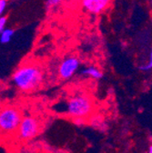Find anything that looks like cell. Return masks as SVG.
<instances>
[{
  "instance_id": "5",
  "label": "cell",
  "mask_w": 152,
  "mask_h": 153,
  "mask_svg": "<svg viewBox=\"0 0 152 153\" xmlns=\"http://www.w3.org/2000/svg\"><path fill=\"white\" fill-rule=\"evenodd\" d=\"M81 61L75 55H67L60 60L58 66V76L61 80L67 81L71 79L79 71Z\"/></svg>"
},
{
  "instance_id": "12",
  "label": "cell",
  "mask_w": 152,
  "mask_h": 153,
  "mask_svg": "<svg viewBox=\"0 0 152 153\" xmlns=\"http://www.w3.org/2000/svg\"><path fill=\"white\" fill-rule=\"evenodd\" d=\"M72 123L77 126L79 128H83L86 125H87V121L86 119H82V118H74L72 119Z\"/></svg>"
},
{
  "instance_id": "8",
  "label": "cell",
  "mask_w": 152,
  "mask_h": 153,
  "mask_svg": "<svg viewBox=\"0 0 152 153\" xmlns=\"http://www.w3.org/2000/svg\"><path fill=\"white\" fill-rule=\"evenodd\" d=\"M79 75L87 79H92L94 80H100L103 76V71L96 66H87L81 68L79 71Z\"/></svg>"
},
{
  "instance_id": "7",
  "label": "cell",
  "mask_w": 152,
  "mask_h": 153,
  "mask_svg": "<svg viewBox=\"0 0 152 153\" xmlns=\"http://www.w3.org/2000/svg\"><path fill=\"white\" fill-rule=\"evenodd\" d=\"M87 121L92 128L99 133H107L110 128L108 120L100 114H92Z\"/></svg>"
},
{
  "instance_id": "1",
  "label": "cell",
  "mask_w": 152,
  "mask_h": 153,
  "mask_svg": "<svg viewBox=\"0 0 152 153\" xmlns=\"http://www.w3.org/2000/svg\"><path fill=\"white\" fill-rule=\"evenodd\" d=\"M13 85L21 92H32L39 89L45 81L43 68L35 63H25L16 68L11 76Z\"/></svg>"
},
{
  "instance_id": "9",
  "label": "cell",
  "mask_w": 152,
  "mask_h": 153,
  "mask_svg": "<svg viewBox=\"0 0 152 153\" xmlns=\"http://www.w3.org/2000/svg\"><path fill=\"white\" fill-rule=\"evenodd\" d=\"M15 30L13 28L6 27L1 33H0V43L7 44L11 41L12 37L14 36Z\"/></svg>"
},
{
  "instance_id": "14",
  "label": "cell",
  "mask_w": 152,
  "mask_h": 153,
  "mask_svg": "<svg viewBox=\"0 0 152 153\" xmlns=\"http://www.w3.org/2000/svg\"><path fill=\"white\" fill-rule=\"evenodd\" d=\"M7 6V0H0V16H2Z\"/></svg>"
},
{
  "instance_id": "11",
  "label": "cell",
  "mask_w": 152,
  "mask_h": 153,
  "mask_svg": "<svg viewBox=\"0 0 152 153\" xmlns=\"http://www.w3.org/2000/svg\"><path fill=\"white\" fill-rule=\"evenodd\" d=\"M63 0H47L46 1V7L47 9H53L56 7H59Z\"/></svg>"
},
{
  "instance_id": "16",
  "label": "cell",
  "mask_w": 152,
  "mask_h": 153,
  "mask_svg": "<svg viewBox=\"0 0 152 153\" xmlns=\"http://www.w3.org/2000/svg\"><path fill=\"white\" fill-rule=\"evenodd\" d=\"M147 153H152V144H150L148 148V150H147Z\"/></svg>"
},
{
  "instance_id": "4",
  "label": "cell",
  "mask_w": 152,
  "mask_h": 153,
  "mask_svg": "<svg viewBox=\"0 0 152 153\" xmlns=\"http://www.w3.org/2000/svg\"><path fill=\"white\" fill-rule=\"evenodd\" d=\"M40 131L41 123L39 120L32 115H26L22 117L15 136L20 142H30L39 135Z\"/></svg>"
},
{
  "instance_id": "6",
  "label": "cell",
  "mask_w": 152,
  "mask_h": 153,
  "mask_svg": "<svg viewBox=\"0 0 152 153\" xmlns=\"http://www.w3.org/2000/svg\"><path fill=\"white\" fill-rule=\"evenodd\" d=\"M112 0H81V7L87 13L99 15L107 10Z\"/></svg>"
},
{
  "instance_id": "10",
  "label": "cell",
  "mask_w": 152,
  "mask_h": 153,
  "mask_svg": "<svg viewBox=\"0 0 152 153\" xmlns=\"http://www.w3.org/2000/svg\"><path fill=\"white\" fill-rule=\"evenodd\" d=\"M139 68L141 71H149V70H152V47H151L150 52H149V60H148V62L140 65L139 67Z\"/></svg>"
},
{
  "instance_id": "13",
  "label": "cell",
  "mask_w": 152,
  "mask_h": 153,
  "mask_svg": "<svg viewBox=\"0 0 152 153\" xmlns=\"http://www.w3.org/2000/svg\"><path fill=\"white\" fill-rule=\"evenodd\" d=\"M7 17L5 16H0V33H1L7 27Z\"/></svg>"
},
{
  "instance_id": "15",
  "label": "cell",
  "mask_w": 152,
  "mask_h": 153,
  "mask_svg": "<svg viewBox=\"0 0 152 153\" xmlns=\"http://www.w3.org/2000/svg\"><path fill=\"white\" fill-rule=\"evenodd\" d=\"M52 153H68L66 149H55L54 150V152H52Z\"/></svg>"
},
{
  "instance_id": "3",
  "label": "cell",
  "mask_w": 152,
  "mask_h": 153,
  "mask_svg": "<svg viewBox=\"0 0 152 153\" xmlns=\"http://www.w3.org/2000/svg\"><path fill=\"white\" fill-rule=\"evenodd\" d=\"M22 117L20 109L16 107L7 106L0 109V137L15 136Z\"/></svg>"
},
{
  "instance_id": "2",
  "label": "cell",
  "mask_w": 152,
  "mask_h": 153,
  "mask_svg": "<svg viewBox=\"0 0 152 153\" xmlns=\"http://www.w3.org/2000/svg\"><path fill=\"white\" fill-rule=\"evenodd\" d=\"M64 112L71 119L82 118L87 120L94 112L93 100L86 93H76L66 100Z\"/></svg>"
}]
</instances>
